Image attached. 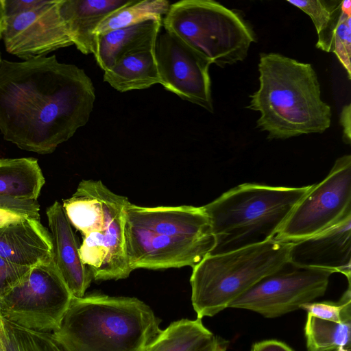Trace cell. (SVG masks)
Masks as SVG:
<instances>
[{"label": "cell", "mask_w": 351, "mask_h": 351, "mask_svg": "<svg viewBox=\"0 0 351 351\" xmlns=\"http://www.w3.org/2000/svg\"><path fill=\"white\" fill-rule=\"evenodd\" d=\"M131 0H60V14L77 49L88 55L94 53L95 31L109 14Z\"/></svg>", "instance_id": "obj_19"}, {"label": "cell", "mask_w": 351, "mask_h": 351, "mask_svg": "<svg viewBox=\"0 0 351 351\" xmlns=\"http://www.w3.org/2000/svg\"><path fill=\"white\" fill-rule=\"evenodd\" d=\"M154 53L164 88L213 112L210 62L165 29L157 36Z\"/></svg>", "instance_id": "obj_10"}, {"label": "cell", "mask_w": 351, "mask_h": 351, "mask_svg": "<svg viewBox=\"0 0 351 351\" xmlns=\"http://www.w3.org/2000/svg\"><path fill=\"white\" fill-rule=\"evenodd\" d=\"M332 274L330 270L300 266L287 261L234 300L229 308L277 317L324 295Z\"/></svg>", "instance_id": "obj_9"}, {"label": "cell", "mask_w": 351, "mask_h": 351, "mask_svg": "<svg viewBox=\"0 0 351 351\" xmlns=\"http://www.w3.org/2000/svg\"><path fill=\"white\" fill-rule=\"evenodd\" d=\"M162 19H153L96 36L93 55L104 71L111 68L125 53L156 40Z\"/></svg>", "instance_id": "obj_21"}, {"label": "cell", "mask_w": 351, "mask_h": 351, "mask_svg": "<svg viewBox=\"0 0 351 351\" xmlns=\"http://www.w3.org/2000/svg\"><path fill=\"white\" fill-rule=\"evenodd\" d=\"M0 338L5 351H66L53 332L28 329L1 317Z\"/></svg>", "instance_id": "obj_27"}, {"label": "cell", "mask_w": 351, "mask_h": 351, "mask_svg": "<svg viewBox=\"0 0 351 351\" xmlns=\"http://www.w3.org/2000/svg\"><path fill=\"white\" fill-rule=\"evenodd\" d=\"M95 99L85 71L54 55L0 64V132L21 149L53 152L87 123Z\"/></svg>", "instance_id": "obj_1"}, {"label": "cell", "mask_w": 351, "mask_h": 351, "mask_svg": "<svg viewBox=\"0 0 351 351\" xmlns=\"http://www.w3.org/2000/svg\"><path fill=\"white\" fill-rule=\"evenodd\" d=\"M350 349H348V348H338L337 350H332V351H350Z\"/></svg>", "instance_id": "obj_39"}, {"label": "cell", "mask_w": 351, "mask_h": 351, "mask_svg": "<svg viewBox=\"0 0 351 351\" xmlns=\"http://www.w3.org/2000/svg\"><path fill=\"white\" fill-rule=\"evenodd\" d=\"M339 123L343 128V140L350 144L351 141V105L343 107L339 116Z\"/></svg>", "instance_id": "obj_34"}, {"label": "cell", "mask_w": 351, "mask_h": 351, "mask_svg": "<svg viewBox=\"0 0 351 351\" xmlns=\"http://www.w3.org/2000/svg\"><path fill=\"white\" fill-rule=\"evenodd\" d=\"M47 0H2L5 16H10L34 10Z\"/></svg>", "instance_id": "obj_32"}, {"label": "cell", "mask_w": 351, "mask_h": 351, "mask_svg": "<svg viewBox=\"0 0 351 351\" xmlns=\"http://www.w3.org/2000/svg\"><path fill=\"white\" fill-rule=\"evenodd\" d=\"M155 42H149L121 56L104 71V81L121 93L145 89L160 84L154 53Z\"/></svg>", "instance_id": "obj_20"}, {"label": "cell", "mask_w": 351, "mask_h": 351, "mask_svg": "<svg viewBox=\"0 0 351 351\" xmlns=\"http://www.w3.org/2000/svg\"><path fill=\"white\" fill-rule=\"evenodd\" d=\"M128 263L136 269H161L191 266L210 254L215 237H176L154 232L125 222Z\"/></svg>", "instance_id": "obj_11"}, {"label": "cell", "mask_w": 351, "mask_h": 351, "mask_svg": "<svg viewBox=\"0 0 351 351\" xmlns=\"http://www.w3.org/2000/svg\"><path fill=\"white\" fill-rule=\"evenodd\" d=\"M169 7V2L165 0H131L127 5L105 18L96 28L95 35L149 20L162 19Z\"/></svg>", "instance_id": "obj_25"}, {"label": "cell", "mask_w": 351, "mask_h": 351, "mask_svg": "<svg viewBox=\"0 0 351 351\" xmlns=\"http://www.w3.org/2000/svg\"><path fill=\"white\" fill-rule=\"evenodd\" d=\"M125 222L154 232L176 237H215L202 206L145 207L129 203Z\"/></svg>", "instance_id": "obj_16"}, {"label": "cell", "mask_w": 351, "mask_h": 351, "mask_svg": "<svg viewBox=\"0 0 351 351\" xmlns=\"http://www.w3.org/2000/svg\"><path fill=\"white\" fill-rule=\"evenodd\" d=\"M227 346L225 340L215 336L209 343L197 351H226Z\"/></svg>", "instance_id": "obj_36"}, {"label": "cell", "mask_w": 351, "mask_h": 351, "mask_svg": "<svg viewBox=\"0 0 351 351\" xmlns=\"http://www.w3.org/2000/svg\"><path fill=\"white\" fill-rule=\"evenodd\" d=\"M351 213V156L338 158L328 176L297 204L274 238L292 243L333 226Z\"/></svg>", "instance_id": "obj_8"}, {"label": "cell", "mask_w": 351, "mask_h": 351, "mask_svg": "<svg viewBox=\"0 0 351 351\" xmlns=\"http://www.w3.org/2000/svg\"><path fill=\"white\" fill-rule=\"evenodd\" d=\"M80 258L95 280H119L132 271L126 253L125 211L104 230L82 236Z\"/></svg>", "instance_id": "obj_15"}, {"label": "cell", "mask_w": 351, "mask_h": 351, "mask_svg": "<svg viewBox=\"0 0 351 351\" xmlns=\"http://www.w3.org/2000/svg\"><path fill=\"white\" fill-rule=\"evenodd\" d=\"M351 321L335 322L308 314L304 335L308 351L350 349Z\"/></svg>", "instance_id": "obj_26"}, {"label": "cell", "mask_w": 351, "mask_h": 351, "mask_svg": "<svg viewBox=\"0 0 351 351\" xmlns=\"http://www.w3.org/2000/svg\"><path fill=\"white\" fill-rule=\"evenodd\" d=\"M316 47L334 53L351 77V1H338L326 28L317 34Z\"/></svg>", "instance_id": "obj_24"}, {"label": "cell", "mask_w": 351, "mask_h": 351, "mask_svg": "<svg viewBox=\"0 0 351 351\" xmlns=\"http://www.w3.org/2000/svg\"><path fill=\"white\" fill-rule=\"evenodd\" d=\"M313 184L302 187L244 183L203 206L215 238L210 254L274 239Z\"/></svg>", "instance_id": "obj_4"}, {"label": "cell", "mask_w": 351, "mask_h": 351, "mask_svg": "<svg viewBox=\"0 0 351 351\" xmlns=\"http://www.w3.org/2000/svg\"><path fill=\"white\" fill-rule=\"evenodd\" d=\"M291 243L272 239L208 254L193 267L191 302L197 318L212 317L289 261Z\"/></svg>", "instance_id": "obj_5"}, {"label": "cell", "mask_w": 351, "mask_h": 351, "mask_svg": "<svg viewBox=\"0 0 351 351\" xmlns=\"http://www.w3.org/2000/svg\"><path fill=\"white\" fill-rule=\"evenodd\" d=\"M45 183L37 159L0 158V197L37 200Z\"/></svg>", "instance_id": "obj_22"}, {"label": "cell", "mask_w": 351, "mask_h": 351, "mask_svg": "<svg viewBox=\"0 0 351 351\" xmlns=\"http://www.w3.org/2000/svg\"><path fill=\"white\" fill-rule=\"evenodd\" d=\"M0 351H5L3 343L1 338H0Z\"/></svg>", "instance_id": "obj_38"}, {"label": "cell", "mask_w": 351, "mask_h": 351, "mask_svg": "<svg viewBox=\"0 0 351 351\" xmlns=\"http://www.w3.org/2000/svg\"><path fill=\"white\" fill-rule=\"evenodd\" d=\"M300 308L322 319L335 322L351 321L350 285L337 302H309L302 304Z\"/></svg>", "instance_id": "obj_28"}, {"label": "cell", "mask_w": 351, "mask_h": 351, "mask_svg": "<svg viewBox=\"0 0 351 351\" xmlns=\"http://www.w3.org/2000/svg\"><path fill=\"white\" fill-rule=\"evenodd\" d=\"M31 268L12 263L0 256V298L21 283Z\"/></svg>", "instance_id": "obj_30"}, {"label": "cell", "mask_w": 351, "mask_h": 351, "mask_svg": "<svg viewBox=\"0 0 351 351\" xmlns=\"http://www.w3.org/2000/svg\"><path fill=\"white\" fill-rule=\"evenodd\" d=\"M250 351H294L287 344L276 339H268L254 343Z\"/></svg>", "instance_id": "obj_33"}, {"label": "cell", "mask_w": 351, "mask_h": 351, "mask_svg": "<svg viewBox=\"0 0 351 351\" xmlns=\"http://www.w3.org/2000/svg\"><path fill=\"white\" fill-rule=\"evenodd\" d=\"M73 295L53 261L31 268L25 279L0 298V317L24 328L57 330Z\"/></svg>", "instance_id": "obj_7"}, {"label": "cell", "mask_w": 351, "mask_h": 351, "mask_svg": "<svg viewBox=\"0 0 351 351\" xmlns=\"http://www.w3.org/2000/svg\"><path fill=\"white\" fill-rule=\"evenodd\" d=\"M214 337L202 319H181L161 330L145 351H197Z\"/></svg>", "instance_id": "obj_23"}, {"label": "cell", "mask_w": 351, "mask_h": 351, "mask_svg": "<svg viewBox=\"0 0 351 351\" xmlns=\"http://www.w3.org/2000/svg\"><path fill=\"white\" fill-rule=\"evenodd\" d=\"M52 243V261L73 297L82 298L93 280L82 262L75 234L62 204L56 201L47 210Z\"/></svg>", "instance_id": "obj_17"}, {"label": "cell", "mask_w": 351, "mask_h": 351, "mask_svg": "<svg viewBox=\"0 0 351 351\" xmlns=\"http://www.w3.org/2000/svg\"><path fill=\"white\" fill-rule=\"evenodd\" d=\"M287 2L310 16L318 34L326 28L330 21L338 1L289 0Z\"/></svg>", "instance_id": "obj_29"}, {"label": "cell", "mask_w": 351, "mask_h": 351, "mask_svg": "<svg viewBox=\"0 0 351 351\" xmlns=\"http://www.w3.org/2000/svg\"><path fill=\"white\" fill-rule=\"evenodd\" d=\"M0 208L13 211L40 220L37 200H25L0 197Z\"/></svg>", "instance_id": "obj_31"}, {"label": "cell", "mask_w": 351, "mask_h": 351, "mask_svg": "<svg viewBox=\"0 0 351 351\" xmlns=\"http://www.w3.org/2000/svg\"><path fill=\"white\" fill-rule=\"evenodd\" d=\"M0 256L32 267L52 261L50 233L40 220L25 219L0 228Z\"/></svg>", "instance_id": "obj_18"}, {"label": "cell", "mask_w": 351, "mask_h": 351, "mask_svg": "<svg viewBox=\"0 0 351 351\" xmlns=\"http://www.w3.org/2000/svg\"><path fill=\"white\" fill-rule=\"evenodd\" d=\"M26 217H29L13 211L0 208V228L21 221Z\"/></svg>", "instance_id": "obj_35"}, {"label": "cell", "mask_w": 351, "mask_h": 351, "mask_svg": "<svg viewBox=\"0 0 351 351\" xmlns=\"http://www.w3.org/2000/svg\"><path fill=\"white\" fill-rule=\"evenodd\" d=\"M160 319L136 298L101 293L73 297L52 332L66 351H145Z\"/></svg>", "instance_id": "obj_3"}, {"label": "cell", "mask_w": 351, "mask_h": 351, "mask_svg": "<svg viewBox=\"0 0 351 351\" xmlns=\"http://www.w3.org/2000/svg\"><path fill=\"white\" fill-rule=\"evenodd\" d=\"M60 0H47L34 10L5 16L2 40L5 50L23 60L46 56L73 42L59 10Z\"/></svg>", "instance_id": "obj_12"}, {"label": "cell", "mask_w": 351, "mask_h": 351, "mask_svg": "<svg viewBox=\"0 0 351 351\" xmlns=\"http://www.w3.org/2000/svg\"><path fill=\"white\" fill-rule=\"evenodd\" d=\"M289 261L300 266L341 273L350 285L351 213L320 233L292 242Z\"/></svg>", "instance_id": "obj_13"}, {"label": "cell", "mask_w": 351, "mask_h": 351, "mask_svg": "<svg viewBox=\"0 0 351 351\" xmlns=\"http://www.w3.org/2000/svg\"><path fill=\"white\" fill-rule=\"evenodd\" d=\"M259 88L247 108L260 112L256 128L269 139L323 133L331 124L330 106L321 98L311 64L276 53H261Z\"/></svg>", "instance_id": "obj_2"}, {"label": "cell", "mask_w": 351, "mask_h": 351, "mask_svg": "<svg viewBox=\"0 0 351 351\" xmlns=\"http://www.w3.org/2000/svg\"><path fill=\"white\" fill-rule=\"evenodd\" d=\"M129 203L101 181L83 180L73 195L63 200L62 206L71 225L84 236L105 230Z\"/></svg>", "instance_id": "obj_14"}, {"label": "cell", "mask_w": 351, "mask_h": 351, "mask_svg": "<svg viewBox=\"0 0 351 351\" xmlns=\"http://www.w3.org/2000/svg\"><path fill=\"white\" fill-rule=\"evenodd\" d=\"M164 29L207 59L223 67L243 60L255 41L247 23L212 0H182L170 5Z\"/></svg>", "instance_id": "obj_6"}, {"label": "cell", "mask_w": 351, "mask_h": 351, "mask_svg": "<svg viewBox=\"0 0 351 351\" xmlns=\"http://www.w3.org/2000/svg\"><path fill=\"white\" fill-rule=\"evenodd\" d=\"M4 19H5V14L3 12V5H2V0H0V40L2 38V32L3 29V23H4ZM1 54H0V64L1 62Z\"/></svg>", "instance_id": "obj_37"}]
</instances>
